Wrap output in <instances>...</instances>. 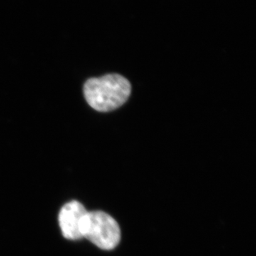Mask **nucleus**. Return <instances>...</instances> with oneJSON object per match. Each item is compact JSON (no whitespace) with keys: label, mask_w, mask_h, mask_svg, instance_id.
Instances as JSON below:
<instances>
[{"label":"nucleus","mask_w":256,"mask_h":256,"mask_svg":"<svg viewBox=\"0 0 256 256\" xmlns=\"http://www.w3.org/2000/svg\"><path fill=\"white\" fill-rule=\"evenodd\" d=\"M82 238L102 250H110L118 245L121 238L118 224L104 212H88L82 229Z\"/></svg>","instance_id":"obj_2"},{"label":"nucleus","mask_w":256,"mask_h":256,"mask_svg":"<svg viewBox=\"0 0 256 256\" xmlns=\"http://www.w3.org/2000/svg\"><path fill=\"white\" fill-rule=\"evenodd\" d=\"M84 96L88 105L99 112L118 108L130 95L131 85L119 74H107L88 79L84 84Z\"/></svg>","instance_id":"obj_1"},{"label":"nucleus","mask_w":256,"mask_h":256,"mask_svg":"<svg viewBox=\"0 0 256 256\" xmlns=\"http://www.w3.org/2000/svg\"><path fill=\"white\" fill-rule=\"evenodd\" d=\"M88 212L84 205L77 201L68 202L62 207L58 223L64 238L73 240L82 238V225Z\"/></svg>","instance_id":"obj_3"}]
</instances>
